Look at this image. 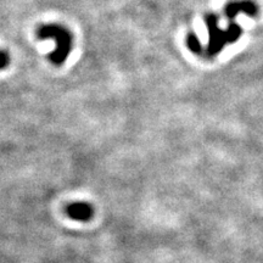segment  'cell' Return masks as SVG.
Returning <instances> with one entry per match:
<instances>
[{
	"mask_svg": "<svg viewBox=\"0 0 263 263\" xmlns=\"http://www.w3.org/2000/svg\"><path fill=\"white\" fill-rule=\"evenodd\" d=\"M68 215L78 221H87L93 215V210L87 203H73L68 209Z\"/></svg>",
	"mask_w": 263,
	"mask_h": 263,
	"instance_id": "obj_4",
	"label": "cell"
},
{
	"mask_svg": "<svg viewBox=\"0 0 263 263\" xmlns=\"http://www.w3.org/2000/svg\"><path fill=\"white\" fill-rule=\"evenodd\" d=\"M10 64V58L8 52L4 50H0V70H4Z\"/></svg>",
	"mask_w": 263,
	"mask_h": 263,
	"instance_id": "obj_6",
	"label": "cell"
},
{
	"mask_svg": "<svg viewBox=\"0 0 263 263\" xmlns=\"http://www.w3.org/2000/svg\"><path fill=\"white\" fill-rule=\"evenodd\" d=\"M37 37L52 39L57 47L54 51L49 54V60L57 66L64 64L72 49L71 32L61 25H43L37 29Z\"/></svg>",
	"mask_w": 263,
	"mask_h": 263,
	"instance_id": "obj_1",
	"label": "cell"
},
{
	"mask_svg": "<svg viewBox=\"0 0 263 263\" xmlns=\"http://www.w3.org/2000/svg\"><path fill=\"white\" fill-rule=\"evenodd\" d=\"M186 45H188V48L190 49V50H192L193 52H195V54H197V55L202 54L201 43H200L197 35L194 34V33H189L188 37H186Z\"/></svg>",
	"mask_w": 263,
	"mask_h": 263,
	"instance_id": "obj_5",
	"label": "cell"
},
{
	"mask_svg": "<svg viewBox=\"0 0 263 263\" xmlns=\"http://www.w3.org/2000/svg\"><path fill=\"white\" fill-rule=\"evenodd\" d=\"M226 16L230 20L235 18L240 12H244V14L252 16L258 15V6L255 4L254 2H250V0H244V2H232L229 4H227L224 9Z\"/></svg>",
	"mask_w": 263,
	"mask_h": 263,
	"instance_id": "obj_3",
	"label": "cell"
},
{
	"mask_svg": "<svg viewBox=\"0 0 263 263\" xmlns=\"http://www.w3.org/2000/svg\"><path fill=\"white\" fill-rule=\"evenodd\" d=\"M205 22L210 34L209 47H207L205 52L206 57H215L222 50L226 44L236 42L241 35V27L236 24H232L226 31L219 28L217 15L207 14L205 16Z\"/></svg>",
	"mask_w": 263,
	"mask_h": 263,
	"instance_id": "obj_2",
	"label": "cell"
}]
</instances>
